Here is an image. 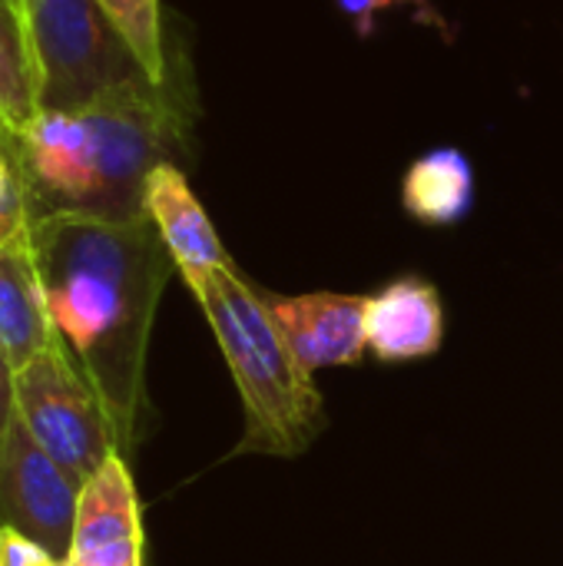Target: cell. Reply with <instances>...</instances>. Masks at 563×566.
Returning a JSON list of instances; mask_svg holds the SVG:
<instances>
[{"label":"cell","mask_w":563,"mask_h":566,"mask_svg":"<svg viewBox=\"0 0 563 566\" xmlns=\"http://www.w3.org/2000/svg\"><path fill=\"white\" fill-rule=\"evenodd\" d=\"M192 109L179 70L169 83L143 76L76 113L43 109L20 133H7L3 146L20 172L30 219L143 216L149 172L186 156Z\"/></svg>","instance_id":"2"},{"label":"cell","mask_w":563,"mask_h":566,"mask_svg":"<svg viewBox=\"0 0 563 566\" xmlns=\"http://www.w3.org/2000/svg\"><path fill=\"white\" fill-rule=\"evenodd\" d=\"M402 206L421 226H455L475 206V169L455 146L418 156L402 179Z\"/></svg>","instance_id":"12"},{"label":"cell","mask_w":563,"mask_h":566,"mask_svg":"<svg viewBox=\"0 0 563 566\" xmlns=\"http://www.w3.org/2000/svg\"><path fill=\"white\" fill-rule=\"evenodd\" d=\"M17 415L33 441L80 484L119 454L100 395L60 342L17 368Z\"/></svg>","instance_id":"5"},{"label":"cell","mask_w":563,"mask_h":566,"mask_svg":"<svg viewBox=\"0 0 563 566\" xmlns=\"http://www.w3.org/2000/svg\"><path fill=\"white\" fill-rule=\"evenodd\" d=\"M0 566H60L40 544H33L30 537L0 527Z\"/></svg>","instance_id":"16"},{"label":"cell","mask_w":563,"mask_h":566,"mask_svg":"<svg viewBox=\"0 0 563 566\" xmlns=\"http://www.w3.org/2000/svg\"><path fill=\"white\" fill-rule=\"evenodd\" d=\"M7 3H10V7H13L17 13H20V0H7ZM20 17H23V13H20Z\"/></svg>","instance_id":"19"},{"label":"cell","mask_w":563,"mask_h":566,"mask_svg":"<svg viewBox=\"0 0 563 566\" xmlns=\"http://www.w3.org/2000/svg\"><path fill=\"white\" fill-rule=\"evenodd\" d=\"M40 116L37 66L23 17L0 0V119L7 133H20Z\"/></svg>","instance_id":"13"},{"label":"cell","mask_w":563,"mask_h":566,"mask_svg":"<svg viewBox=\"0 0 563 566\" xmlns=\"http://www.w3.org/2000/svg\"><path fill=\"white\" fill-rule=\"evenodd\" d=\"M20 13L37 66L40 113L86 109L146 76L96 0H20Z\"/></svg>","instance_id":"4"},{"label":"cell","mask_w":563,"mask_h":566,"mask_svg":"<svg viewBox=\"0 0 563 566\" xmlns=\"http://www.w3.org/2000/svg\"><path fill=\"white\" fill-rule=\"evenodd\" d=\"M53 342L56 332L37 269L33 235L30 226H23L17 235L0 242V348L17 368H23Z\"/></svg>","instance_id":"11"},{"label":"cell","mask_w":563,"mask_h":566,"mask_svg":"<svg viewBox=\"0 0 563 566\" xmlns=\"http://www.w3.org/2000/svg\"><path fill=\"white\" fill-rule=\"evenodd\" d=\"M242 401V438L236 454L299 458L325 428V401L302 368L265 298L236 265L189 282Z\"/></svg>","instance_id":"3"},{"label":"cell","mask_w":563,"mask_h":566,"mask_svg":"<svg viewBox=\"0 0 563 566\" xmlns=\"http://www.w3.org/2000/svg\"><path fill=\"white\" fill-rule=\"evenodd\" d=\"M143 212L156 226L186 285L216 269L232 265L216 226L209 222L202 202L189 189L183 166L163 163L149 172L146 189H143Z\"/></svg>","instance_id":"9"},{"label":"cell","mask_w":563,"mask_h":566,"mask_svg":"<svg viewBox=\"0 0 563 566\" xmlns=\"http://www.w3.org/2000/svg\"><path fill=\"white\" fill-rule=\"evenodd\" d=\"M7 139V126H3V119H0V143Z\"/></svg>","instance_id":"20"},{"label":"cell","mask_w":563,"mask_h":566,"mask_svg":"<svg viewBox=\"0 0 563 566\" xmlns=\"http://www.w3.org/2000/svg\"><path fill=\"white\" fill-rule=\"evenodd\" d=\"M338 10L352 20L355 33L358 36H372L375 30V17L388 7H398V3H421V0H335Z\"/></svg>","instance_id":"17"},{"label":"cell","mask_w":563,"mask_h":566,"mask_svg":"<svg viewBox=\"0 0 563 566\" xmlns=\"http://www.w3.org/2000/svg\"><path fill=\"white\" fill-rule=\"evenodd\" d=\"M368 352L382 361H418L441 348L445 312L441 295L425 279H398L368 295L365 312Z\"/></svg>","instance_id":"10"},{"label":"cell","mask_w":563,"mask_h":566,"mask_svg":"<svg viewBox=\"0 0 563 566\" xmlns=\"http://www.w3.org/2000/svg\"><path fill=\"white\" fill-rule=\"evenodd\" d=\"M96 3L153 83H169L179 73L173 46L166 43L163 0H96Z\"/></svg>","instance_id":"14"},{"label":"cell","mask_w":563,"mask_h":566,"mask_svg":"<svg viewBox=\"0 0 563 566\" xmlns=\"http://www.w3.org/2000/svg\"><path fill=\"white\" fill-rule=\"evenodd\" d=\"M83 484L27 431L20 415L0 441V527L40 544L56 564L70 557Z\"/></svg>","instance_id":"6"},{"label":"cell","mask_w":563,"mask_h":566,"mask_svg":"<svg viewBox=\"0 0 563 566\" xmlns=\"http://www.w3.org/2000/svg\"><path fill=\"white\" fill-rule=\"evenodd\" d=\"M60 566H143L139 501L123 454H113L83 484L70 557Z\"/></svg>","instance_id":"7"},{"label":"cell","mask_w":563,"mask_h":566,"mask_svg":"<svg viewBox=\"0 0 563 566\" xmlns=\"http://www.w3.org/2000/svg\"><path fill=\"white\" fill-rule=\"evenodd\" d=\"M56 342L100 395L129 461L146 418V355L163 289L176 269L149 216L60 212L30 219Z\"/></svg>","instance_id":"1"},{"label":"cell","mask_w":563,"mask_h":566,"mask_svg":"<svg viewBox=\"0 0 563 566\" xmlns=\"http://www.w3.org/2000/svg\"><path fill=\"white\" fill-rule=\"evenodd\" d=\"M23 226H30V209H27V192L20 182V172L0 143V242L17 235Z\"/></svg>","instance_id":"15"},{"label":"cell","mask_w":563,"mask_h":566,"mask_svg":"<svg viewBox=\"0 0 563 566\" xmlns=\"http://www.w3.org/2000/svg\"><path fill=\"white\" fill-rule=\"evenodd\" d=\"M17 418V365L0 348V441Z\"/></svg>","instance_id":"18"},{"label":"cell","mask_w":563,"mask_h":566,"mask_svg":"<svg viewBox=\"0 0 563 566\" xmlns=\"http://www.w3.org/2000/svg\"><path fill=\"white\" fill-rule=\"evenodd\" d=\"M272 322L282 338L295 352L305 371L358 365L368 352L365 312L368 295H342V292H309V295H262Z\"/></svg>","instance_id":"8"}]
</instances>
